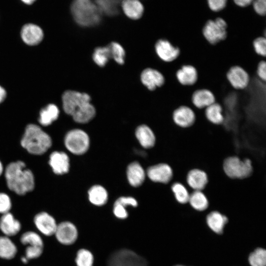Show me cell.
I'll return each mask as SVG.
<instances>
[{
  "label": "cell",
  "mask_w": 266,
  "mask_h": 266,
  "mask_svg": "<svg viewBox=\"0 0 266 266\" xmlns=\"http://www.w3.org/2000/svg\"><path fill=\"white\" fill-rule=\"evenodd\" d=\"M4 175L8 188L17 195H24L34 188L33 174L26 167L23 161L9 163L5 168Z\"/></svg>",
  "instance_id": "6da1fadb"
},
{
  "label": "cell",
  "mask_w": 266,
  "mask_h": 266,
  "mask_svg": "<svg viewBox=\"0 0 266 266\" xmlns=\"http://www.w3.org/2000/svg\"><path fill=\"white\" fill-rule=\"evenodd\" d=\"M17 252L14 242L6 236H0V258L5 260L13 259Z\"/></svg>",
  "instance_id": "83f0119b"
},
{
  "label": "cell",
  "mask_w": 266,
  "mask_h": 266,
  "mask_svg": "<svg viewBox=\"0 0 266 266\" xmlns=\"http://www.w3.org/2000/svg\"><path fill=\"white\" fill-rule=\"evenodd\" d=\"M135 136L140 145L145 148H152L155 144V135L152 129L146 125H141L136 128Z\"/></svg>",
  "instance_id": "cb8c5ba5"
},
{
  "label": "cell",
  "mask_w": 266,
  "mask_h": 266,
  "mask_svg": "<svg viewBox=\"0 0 266 266\" xmlns=\"http://www.w3.org/2000/svg\"><path fill=\"white\" fill-rule=\"evenodd\" d=\"M141 80L147 89L153 91L165 84V79L163 74L154 68H147L141 74Z\"/></svg>",
  "instance_id": "9a60e30c"
},
{
  "label": "cell",
  "mask_w": 266,
  "mask_h": 266,
  "mask_svg": "<svg viewBox=\"0 0 266 266\" xmlns=\"http://www.w3.org/2000/svg\"><path fill=\"white\" fill-rule=\"evenodd\" d=\"M11 201L9 196L4 193H0V213L9 212L11 208Z\"/></svg>",
  "instance_id": "74e56055"
},
{
  "label": "cell",
  "mask_w": 266,
  "mask_h": 266,
  "mask_svg": "<svg viewBox=\"0 0 266 266\" xmlns=\"http://www.w3.org/2000/svg\"><path fill=\"white\" fill-rule=\"evenodd\" d=\"M256 74L260 80L266 82V60L261 61L258 64Z\"/></svg>",
  "instance_id": "ee69618b"
},
{
  "label": "cell",
  "mask_w": 266,
  "mask_h": 266,
  "mask_svg": "<svg viewBox=\"0 0 266 266\" xmlns=\"http://www.w3.org/2000/svg\"><path fill=\"white\" fill-rule=\"evenodd\" d=\"M206 119L212 124L220 125L224 121L223 108L218 103L215 102L204 109Z\"/></svg>",
  "instance_id": "484cf974"
},
{
  "label": "cell",
  "mask_w": 266,
  "mask_h": 266,
  "mask_svg": "<svg viewBox=\"0 0 266 266\" xmlns=\"http://www.w3.org/2000/svg\"><path fill=\"white\" fill-rule=\"evenodd\" d=\"M209 8L214 11H219L226 6L227 0H207Z\"/></svg>",
  "instance_id": "60d3db41"
},
{
  "label": "cell",
  "mask_w": 266,
  "mask_h": 266,
  "mask_svg": "<svg viewBox=\"0 0 266 266\" xmlns=\"http://www.w3.org/2000/svg\"><path fill=\"white\" fill-rule=\"evenodd\" d=\"M228 24L221 17L207 21L204 24L202 33L204 38L211 44H216L227 36Z\"/></svg>",
  "instance_id": "8992f818"
},
{
  "label": "cell",
  "mask_w": 266,
  "mask_h": 266,
  "mask_svg": "<svg viewBox=\"0 0 266 266\" xmlns=\"http://www.w3.org/2000/svg\"><path fill=\"white\" fill-rule=\"evenodd\" d=\"M6 97V92L5 90L0 86V103H1Z\"/></svg>",
  "instance_id": "bcb514c9"
},
{
  "label": "cell",
  "mask_w": 266,
  "mask_h": 266,
  "mask_svg": "<svg viewBox=\"0 0 266 266\" xmlns=\"http://www.w3.org/2000/svg\"><path fill=\"white\" fill-rule=\"evenodd\" d=\"M49 164L55 174H64L69 171V158L64 152L54 151L50 155Z\"/></svg>",
  "instance_id": "2e32d148"
},
{
  "label": "cell",
  "mask_w": 266,
  "mask_h": 266,
  "mask_svg": "<svg viewBox=\"0 0 266 266\" xmlns=\"http://www.w3.org/2000/svg\"><path fill=\"white\" fill-rule=\"evenodd\" d=\"M154 50L158 57L166 63L174 61L180 54L179 48L165 39L157 40L154 45Z\"/></svg>",
  "instance_id": "9c48e42d"
},
{
  "label": "cell",
  "mask_w": 266,
  "mask_h": 266,
  "mask_svg": "<svg viewBox=\"0 0 266 266\" xmlns=\"http://www.w3.org/2000/svg\"><path fill=\"white\" fill-rule=\"evenodd\" d=\"M20 222L10 212L3 214L0 218V230L5 236L16 235L21 230Z\"/></svg>",
  "instance_id": "e0dca14e"
},
{
  "label": "cell",
  "mask_w": 266,
  "mask_h": 266,
  "mask_svg": "<svg viewBox=\"0 0 266 266\" xmlns=\"http://www.w3.org/2000/svg\"><path fill=\"white\" fill-rule=\"evenodd\" d=\"M237 5L241 7H245L250 4L253 0H233Z\"/></svg>",
  "instance_id": "f6af8a7d"
},
{
  "label": "cell",
  "mask_w": 266,
  "mask_h": 266,
  "mask_svg": "<svg viewBox=\"0 0 266 266\" xmlns=\"http://www.w3.org/2000/svg\"><path fill=\"white\" fill-rule=\"evenodd\" d=\"M113 213L119 219H126L128 216L126 207L117 202H115L114 204Z\"/></svg>",
  "instance_id": "ab89813d"
},
{
  "label": "cell",
  "mask_w": 266,
  "mask_h": 266,
  "mask_svg": "<svg viewBox=\"0 0 266 266\" xmlns=\"http://www.w3.org/2000/svg\"><path fill=\"white\" fill-rule=\"evenodd\" d=\"M111 58L118 64L122 65L124 63L125 52L124 48L119 43L111 42L109 45Z\"/></svg>",
  "instance_id": "d590c367"
},
{
  "label": "cell",
  "mask_w": 266,
  "mask_h": 266,
  "mask_svg": "<svg viewBox=\"0 0 266 266\" xmlns=\"http://www.w3.org/2000/svg\"><path fill=\"white\" fill-rule=\"evenodd\" d=\"M188 202L194 209L200 211L206 210L209 205L206 196L201 191H194L190 194Z\"/></svg>",
  "instance_id": "f546056e"
},
{
  "label": "cell",
  "mask_w": 266,
  "mask_h": 266,
  "mask_svg": "<svg viewBox=\"0 0 266 266\" xmlns=\"http://www.w3.org/2000/svg\"><path fill=\"white\" fill-rule=\"evenodd\" d=\"M54 235L60 243L68 245L73 244L76 240L78 233L73 224L65 221L57 225Z\"/></svg>",
  "instance_id": "30bf717a"
},
{
  "label": "cell",
  "mask_w": 266,
  "mask_h": 266,
  "mask_svg": "<svg viewBox=\"0 0 266 266\" xmlns=\"http://www.w3.org/2000/svg\"><path fill=\"white\" fill-rule=\"evenodd\" d=\"M146 173L151 181L165 184L168 183L173 176L171 167L165 163H161L149 167Z\"/></svg>",
  "instance_id": "7c38bea8"
},
{
  "label": "cell",
  "mask_w": 266,
  "mask_h": 266,
  "mask_svg": "<svg viewBox=\"0 0 266 266\" xmlns=\"http://www.w3.org/2000/svg\"><path fill=\"white\" fill-rule=\"evenodd\" d=\"M20 241L24 245L31 247H44L41 237L36 233L28 231L23 233L20 237Z\"/></svg>",
  "instance_id": "4dcf8cb0"
},
{
  "label": "cell",
  "mask_w": 266,
  "mask_h": 266,
  "mask_svg": "<svg viewBox=\"0 0 266 266\" xmlns=\"http://www.w3.org/2000/svg\"><path fill=\"white\" fill-rule=\"evenodd\" d=\"M33 221L37 229L43 235H54L57 224L54 218L46 212H41L34 217Z\"/></svg>",
  "instance_id": "4fadbf2b"
},
{
  "label": "cell",
  "mask_w": 266,
  "mask_h": 266,
  "mask_svg": "<svg viewBox=\"0 0 266 266\" xmlns=\"http://www.w3.org/2000/svg\"><path fill=\"white\" fill-rule=\"evenodd\" d=\"M115 202H117L126 207L127 206H132L136 207L137 205V201L135 198L132 197H121L119 198Z\"/></svg>",
  "instance_id": "7bdbcfd3"
},
{
  "label": "cell",
  "mask_w": 266,
  "mask_h": 266,
  "mask_svg": "<svg viewBox=\"0 0 266 266\" xmlns=\"http://www.w3.org/2000/svg\"><path fill=\"white\" fill-rule=\"evenodd\" d=\"M3 171V165H2V164L1 163V162L0 161V176L1 175Z\"/></svg>",
  "instance_id": "f907efd6"
},
{
  "label": "cell",
  "mask_w": 266,
  "mask_h": 266,
  "mask_svg": "<svg viewBox=\"0 0 266 266\" xmlns=\"http://www.w3.org/2000/svg\"><path fill=\"white\" fill-rule=\"evenodd\" d=\"M25 3L27 4H31L33 3L35 0H21Z\"/></svg>",
  "instance_id": "c3c4849f"
},
{
  "label": "cell",
  "mask_w": 266,
  "mask_h": 266,
  "mask_svg": "<svg viewBox=\"0 0 266 266\" xmlns=\"http://www.w3.org/2000/svg\"><path fill=\"white\" fill-rule=\"evenodd\" d=\"M28 260L25 256H23L21 258V261L24 264H27L28 262Z\"/></svg>",
  "instance_id": "681fc988"
},
{
  "label": "cell",
  "mask_w": 266,
  "mask_h": 266,
  "mask_svg": "<svg viewBox=\"0 0 266 266\" xmlns=\"http://www.w3.org/2000/svg\"><path fill=\"white\" fill-rule=\"evenodd\" d=\"M21 34L24 42L29 45L37 44L43 37L42 29L39 26L33 24L25 25L22 29Z\"/></svg>",
  "instance_id": "ac0fdd59"
},
{
  "label": "cell",
  "mask_w": 266,
  "mask_h": 266,
  "mask_svg": "<svg viewBox=\"0 0 266 266\" xmlns=\"http://www.w3.org/2000/svg\"><path fill=\"white\" fill-rule=\"evenodd\" d=\"M111 58L109 46L99 47L95 49L93 54V59L95 63L100 66H104Z\"/></svg>",
  "instance_id": "1f68e13d"
},
{
  "label": "cell",
  "mask_w": 266,
  "mask_h": 266,
  "mask_svg": "<svg viewBox=\"0 0 266 266\" xmlns=\"http://www.w3.org/2000/svg\"><path fill=\"white\" fill-rule=\"evenodd\" d=\"M64 144L71 153L80 155L86 153L90 146V138L88 134L80 129H73L65 135Z\"/></svg>",
  "instance_id": "5b68a950"
},
{
  "label": "cell",
  "mask_w": 266,
  "mask_h": 266,
  "mask_svg": "<svg viewBox=\"0 0 266 266\" xmlns=\"http://www.w3.org/2000/svg\"><path fill=\"white\" fill-rule=\"evenodd\" d=\"M172 120L178 127L186 129L195 123L196 116L194 111L189 107L182 105L175 109L172 113Z\"/></svg>",
  "instance_id": "5bb4252c"
},
{
  "label": "cell",
  "mask_w": 266,
  "mask_h": 266,
  "mask_svg": "<svg viewBox=\"0 0 266 266\" xmlns=\"http://www.w3.org/2000/svg\"><path fill=\"white\" fill-rule=\"evenodd\" d=\"M75 262L77 266H93V256L89 250L80 249L77 253Z\"/></svg>",
  "instance_id": "e575fe53"
},
{
  "label": "cell",
  "mask_w": 266,
  "mask_h": 266,
  "mask_svg": "<svg viewBox=\"0 0 266 266\" xmlns=\"http://www.w3.org/2000/svg\"><path fill=\"white\" fill-rule=\"evenodd\" d=\"M253 104V100L252 103L251 104V106H250V107L249 108V112L248 113V115H247V116H248V117H250L251 114V116H252L251 108L252 107ZM224 118L226 119H231H231L232 118H234L235 119L236 117H227V116H224Z\"/></svg>",
  "instance_id": "7dc6e473"
},
{
  "label": "cell",
  "mask_w": 266,
  "mask_h": 266,
  "mask_svg": "<svg viewBox=\"0 0 266 266\" xmlns=\"http://www.w3.org/2000/svg\"><path fill=\"white\" fill-rule=\"evenodd\" d=\"M90 201L97 206H101L105 204L108 200V193L102 186L95 185L91 187L88 191Z\"/></svg>",
  "instance_id": "4316f807"
},
{
  "label": "cell",
  "mask_w": 266,
  "mask_h": 266,
  "mask_svg": "<svg viewBox=\"0 0 266 266\" xmlns=\"http://www.w3.org/2000/svg\"><path fill=\"white\" fill-rule=\"evenodd\" d=\"M208 227L217 234L223 233L225 226L228 222V218L217 211L210 212L206 218Z\"/></svg>",
  "instance_id": "d4e9b609"
},
{
  "label": "cell",
  "mask_w": 266,
  "mask_h": 266,
  "mask_svg": "<svg viewBox=\"0 0 266 266\" xmlns=\"http://www.w3.org/2000/svg\"><path fill=\"white\" fill-rule=\"evenodd\" d=\"M108 266H147V262L133 251L124 249L110 256Z\"/></svg>",
  "instance_id": "ba28073f"
},
{
  "label": "cell",
  "mask_w": 266,
  "mask_h": 266,
  "mask_svg": "<svg viewBox=\"0 0 266 266\" xmlns=\"http://www.w3.org/2000/svg\"><path fill=\"white\" fill-rule=\"evenodd\" d=\"M178 81L184 86L194 85L198 80V72L193 66L183 65L176 73Z\"/></svg>",
  "instance_id": "603a6c76"
},
{
  "label": "cell",
  "mask_w": 266,
  "mask_h": 266,
  "mask_svg": "<svg viewBox=\"0 0 266 266\" xmlns=\"http://www.w3.org/2000/svg\"><path fill=\"white\" fill-rule=\"evenodd\" d=\"M184 266L178 265H176V266Z\"/></svg>",
  "instance_id": "816d5d0a"
},
{
  "label": "cell",
  "mask_w": 266,
  "mask_h": 266,
  "mask_svg": "<svg viewBox=\"0 0 266 266\" xmlns=\"http://www.w3.org/2000/svg\"><path fill=\"white\" fill-rule=\"evenodd\" d=\"M248 262L251 266H266V250L262 248L256 249L249 254Z\"/></svg>",
  "instance_id": "836d02e7"
},
{
  "label": "cell",
  "mask_w": 266,
  "mask_h": 266,
  "mask_svg": "<svg viewBox=\"0 0 266 266\" xmlns=\"http://www.w3.org/2000/svg\"><path fill=\"white\" fill-rule=\"evenodd\" d=\"M171 190L178 202L181 204L188 202L190 194L182 184L179 182L174 183L171 186Z\"/></svg>",
  "instance_id": "d6a6232c"
},
{
  "label": "cell",
  "mask_w": 266,
  "mask_h": 266,
  "mask_svg": "<svg viewBox=\"0 0 266 266\" xmlns=\"http://www.w3.org/2000/svg\"><path fill=\"white\" fill-rule=\"evenodd\" d=\"M43 247L27 246L25 250V257L28 260L39 258L42 254Z\"/></svg>",
  "instance_id": "f35d334b"
},
{
  "label": "cell",
  "mask_w": 266,
  "mask_h": 266,
  "mask_svg": "<svg viewBox=\"0 0 266 266\" xmlns=\"http://www.w3.org/2000/svg\"><path fill=\"white\" fill-rule=\"evenodd\" d=\"M121 8L123 13L129 19H140L144 11V7L140 0H122Z\"/></svg>",
  "instance_id": "44dd1931"
},
{
  "label": "cell",
  "mask_w": 266,
  "mask_h": 266,
  "mask_svg": "<svg viewBox=\"0 0 266 266\" xmlns=\"http://www.w3.org/2000/svg\"><path fill=\"white\" fill-rule=\"evenodd\" d=\"M255 52L258 55L266 57V37L259 36L252 42Z\"/></svg>",
  "instance_id": "8d00e7d4"
},
{
  "label": "cell",
  "mask_w": 266,
  "mask_h": 266,
  "mask_svg": "<svg viewBox=\"0 0 266 266\" xmlns=\"http://www.w3.org/2000/svg\"><path fill=\"white\" fill-rule=\"evenodd\" d=\"M187 182L194 191H201L208 183L207 174L203 170L195 168L191 170L187 175Z\"/></svg>",
  "instance_id": "d6986e66"
},
{
  "label": "cell",
  "mask_w": 266,
  "mask_h": 266,
  "mask_svg": "<svg viewBox=\"0 0 266 266\" xmlns=\"http://www.w3.org/2000/svg\"><path fill=\"white\" fill-rule=\"evenodd\" d=\"M90 96L87 93L75 91H66L62 96L63 109L71 116L90 103Z\"/></svg>",
  "instance_id": "52a82bcc"
},
{
  "label": "cell",
  "mask_w": 266,
  "mask_h": 266,
  "mask_svg": "<svg viewBox=\"0 0 266 266\" xmlns=\"http://www.w3.org/2000/svg\"><path fill=\"white\" fill-rule=\"evenodd\" d=\"M225 174L233 179H244L249 176L252 171L251 161L248 159L243 160L235 156L226 159L223 163Z\"/></svg>",
  "instance_id": "277c9868"
},
{
  "label": "cell",
  "mask_w": 266,
  "mask_h": 266,
  "mask_svg": "<svg viewBox=\"0 0 266 266\" xmlns=\"http://www.w3.org/2000/svg\"><path fill=\"white\" fill-rule=\"evenodd\" d=\"M193 105L198 109H205L215 102L213 93L209 90L200 89L196 90L192 96Z\"/></svg>",
  "instance_id": "7402d4cb"
},
{
  "label": "cell",
  "mask_w": 266,
  "mask_h": 266,
  "mask_svg": "<svg viewBox=\"0 0 266 266\" xmlns=\"http://www.w3.org/2000/svg\"><path fill=\"white\" fill-rule=\"evenodd\" d=\"M20 143L29 153L40 155L51 147L52 141L50 135L40 127L31 124L26 127Z\"/></svg>",
  "instance_id": "3957f363"
},
{
  "label": "cell",
  "mask_w": 266,
  "mask_h": 266,
  "mask_svg": "<svg viewBox=\"0 0 266 266\" xmlns=\"http://www.w3.org/2000/svg\"><path fill=\"white\" fill-rule=\"evenodd\" d=\"M227 78L232 86L235 90H243L249 84L250 78L248 73L241 67L233 66L227 73Z\"/></svg>",
  "instance_id": "8fae6325"
},
{
  "label": "cell",
  "mask_w": 266,
  "mask_h": 266,
  "mask_svg": "<svg viewBox=\"0 0 266 266\" xmlns=\"http://www.w3.org/2000/svg\"><path fill=\"white\" fill-rule=\"evenodd\" d=\"M253 8L256 12L261 16H264L266 12V0H253Z\"/></svg>",
  "instance_id": "b9f144b4"
},
{
  "label": "cell",
  "mask_w": 266,
  "mask_h": 266,
  "mask_svg": "<svg viewBox=\"0 0 266 266\" xmlns=\"http://www.w3.org/2000/svg\"><path fill=\"white\" fill-rule=\"evenodd\" d=\"M145 176V172L139 163L134 162L128 166L127 176L131 186L134 187L140 186L143 183Z\"/></svg>",
  "instance_id": "ffe728a7"
},
{
  "label": "cell",
  "mask_w": 266,
  "mask_h": 266,
  "mask_svg": "<svg viewBox=\"0 0 266 266\" xmlns=\"http://www.w3.org/2000/svg\"><path fill=\"white\" fill-rule=\"evenodd\" d=\"M59 114V110L56 105L48 104L41 110L38 121L42 126H48L57 119Z\"/></svg>",
  "instance_id": "f1b7e54d"
},
{
  "label": "cell",
  "mask_w": 266,
  "mask_h": 266,
  "mask_svg": "<svg viewBox=\"0 0 266 266\" xmlns=\"http://www.w3.org/2000/svg\"><path fill=\"white\" fill-rule=\"evenodd\" d=\"M70 11L74 22L82 28H92L100 24L102 14L92 0H72Z\"/></svg>",
  "instance_id": "7a4b0ae2"
}]
</instances>
